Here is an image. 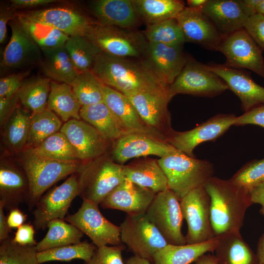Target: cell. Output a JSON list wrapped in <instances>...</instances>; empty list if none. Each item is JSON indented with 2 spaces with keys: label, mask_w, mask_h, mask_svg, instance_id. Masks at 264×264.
Here are the masks:
<instances>
[{
  "label": "cell",
  "mask_w": 264,
  "mask_h": 264,
  "mask_svg": "<svg viewBox=\"0 0 264 264\" xmlns=\"http://www.w3.org/2000/svg\"><path fill=\"white\" fill-rule=\"evenodd\" d=\"M91 71L104 85L129 97L138 93L168 91L140 60L123 59L101 52Z\"/></svg>",
  "instance_id": "obj_1"
},
{
  "label": "cell",
  "mask_w": 264,
  "mask_h": 264,
  "mask_svg": "<svg viewBox=\"0 0 264 264\" xmlns=\"http://www.w3.org/2000/svg\"><path fill=\"white\" fill-rule=\"evenodd\" d=\"M211 201V221L214 235L240 231L245 212L252 204L250 191L230 179L212 177L204 185Z\"/></svg>",
  "instance_id": "obj_2"
},
{
  "label": "cell",
  "mask_w": 264,
  "mask_h": 264,
  "mask_svg": "<svg viewBox=\"0 0 264 264\" xmlns=\"http://www.w3.org/2000/svg\"><path fill=\"white\" fill-rule=\"evenodd\" d=\"M157 161L167 177L169 189L180 200L191 191L204 187L214 173L211 162L189 156L177 150Z\"/></svg>",
  "instance_id": "obj_3"
},
{
  "label": "cell",
  "mask_w": 264,
  "mask_h": 264,
  "mask_svg": "<svg viewBox=\"0 0 264 264\" xmlns=\"http://www.w3.org/2000/svg\"><path fill=\"white\" fill-rule=\"evenodd\" d=\"M21 160L22 168L29 183V196L27 202L32 211L37 202L48 188L60 180L77 172L84 162L61 161L37 155L28 150Z\"/></svg>",
  "instance_id": "obj_4"
},
{
  "label": "cell",
  "mask_w": 264,
  "mask_h": 264,
  "mask_svg": "<svg viewBox=\"0 0 264 264\" xmlns=\"http://www.w3.org/2000/svg\"><path fill=\"white\" fill-rule=\"evenodd\" d=\"M77 172L79 196L98 205L126 179L123 165L116 163L108 153L84 162Z\"/></svg>",
  "instance_id": "obj_5"
},
{
  "label": "cell",
  "mask_w": 264,
  "mask_h": 264,
  "mask_svg": "<svg viewBox=\"0 0 264 264\" xmlns=\"http://www.w3.org/2000/svg\"><path fill=\"white\" fill-rule=\"evenodd\" d=\"M102 53L123 59L140 60L148 42L143 32L93 22L85 36Z\"/></svg>",
  "instance_id": "obj_6"
},
{
  "label": "cell",
  "mask_w": 264,
  "mask_h": 264,
  "mask_svg": "<svg viewBox=\"0 0 264 264\" xmlns=\"http://www.w3.org/2000/svg\"><path fill=\"white\" fill-rule=\"evenodd\" d=\"M228 89L225 82L203 64L190 57L182 70L169 86L171 99L178 94L213 97Z\"/></svg>",
  "instance_id": "obj_7"
},
{
  "label": "cell",
  "mask_w": 264,
  "mask_h": 264,
  "mask_svg": "<svg viewBox=\"0 0 264 264\" xmlns=\"http://www.w3.org/2000/svg\"><path fill=\"white\" fill-rule=\"evenodd\" d=\"M145 214L168 244H187L181 232L184 219L180 200L171 190L156 194Z\"/></svg>",
  "instance_id": "obj_8"
},
{
  "label": "cell",
  "mask_w": 264,
  "mask_h": 264,
  "mask_svg": "<svg viewBox=\"0 0 264 264\" xmlns=\"http://www.w3.org/2000/svg\"><path fill=\"white\" fill-rule=\"evenodd\" d=\"M120 227L122 242L134 256L151 262L154 254L168 244L145 213L127 215Z\"/></svg>",
  "instance_id": "obj_9"
},
{
  "label": "cell",
  "mask_w": 264,
  "mask_h": 264,
  "mask_svg": "<svg viewBox=\"0 0 264 264\" xmlns=\"http://www.w3.org/2000/svg\"><path fill=\"white\" fill-rule=\"evenodd\" d=\"M188 229L187 244L204 242L216 238L211 221V201L204 187L194 189L180 200Z\"/></svg>",
  "instance_id": "obj_10"
},
{
  "label": "cell",
  "mask_w": 264,
  "mask_h": 264,
  "mask_svg": "<svg viewBox=\"0 0 264 264\" xmlns=\"http://www.w3.org/2000/svg\"><path fill=\"white\" fill-rule=\"evenodd\" d=\"M64 220L87 235L97 248L122 243L120 226L108 220L99 211L98 205L88 200L83 199L78 210Z\"/></svg>",
  "instance_id": "obj_11"
},
{
  "label": "cell",
  "mask_w": 264,
  "mask_h": 264,
  "mask_svg": "<svg viewBox=\"0 0 264 264\" xmlns=\"http://www.w3.org/2000/svg\"><path fill=\"white\" fill-rule=\"evenodd\" d=\"M217 51L224 55L226 66L251 70L264 79L263 50L244 28L222 37Z\"/></svg>",
  "instance_id": "obj_12"
},
{
  "label": "cell",
  "mask_w": 264,
  "mask_h": 264,
  "mask_svg": "<svg viewBox=\"0 0 264 264\" xmlns=\"http://www.w3.org/2000/svg\"><path fill=\"white\" fill-rule=\"evenodd\" d=\"M79 195V175L76 172L62 184L43 195L38 201L32 210L35 229H44L49 221L54 219L64 220L71 202Z\"/></svg>",
  "instance_id": "obj_13"
},
{
  "label": "cell",
  "mask_w": 264,
  "mask_h": 264,
  "mask_svg": "<svg viewBox=\"0 0 264 264\" xmlns=\"http://www.w3.org/2000/svg\"><path fill=\"white\" fill-rule=\"evenodd\" d=\"M190 57L184 52L183 46L148 42L140 60L161 84L169 87Z\"/></svg>",
  "instance_id": "obj_14"
},
{
  "label": "cell",
  "mask_w": 264,
  "mask_h": 264,
  "mask_svg": "<svg viewBox=\"0 0 264 264\" xmlns=\"http://www.w3.org/2000/svg\"><path fill=\"white\" fill-rule=\"evenodd\" d=\"M236 117L231 113L217 114L190 130L175 131L167 142L176 150L194 157L193 151L198 145L206 141H214L222 135L234 125Z\"/></svg>",
  "instance_id": "obj_15"
},
{
  "label": "cell",
  "mask_w": 264,
  "mask_h": 264,
  "mask_svg": "<svg viewBox=\"0 0 264 264\" xmlns=\"http://www.w3.org/2000/svg\"><path fill=\"white\" fill-rule=\"evenodd\" d=\"M76 151L80 160L88 162L108 153L111 142L94 127L80 119H71L60 130Z\"/></svg>",
  "instance_id": "obj_16"
},
{
  "label": "cell",
  "mask_w": 264,
  "mask_h": 264,
  "mask_svg": "<svg viewBox=\"0 0 264 264\" xmlns=\"http://www.w3.org/2000/svg\"><path fill=\"white\" fill-rule=\"evenodd\" d=\"M128 97L145 123L167 140L175 131L168 108L172 99L169 90L141 92Z\"/></svg>",
  "instance_id": "obj_17"
},
{
  "label": "cell",
  "mask_w": 264,
  "mask_h": 264,
  "mask_svg": "<svg viewBox=\"0 0 264 264\" xmlns=\"http://www.w3.org/2000/svg\"><path fill=\"white\" fill-rule=\"evenodd\" d=\"M9 25L11 36L3 53L1 66L16 68L40 63L41 49L17 15L10 21Z\"/></svg>",
  "instance_id": "obj_18"
},
{
  "label": "cell",
  "mask_w": 264,
  "mask_h": 264,
  "mask_svg": "<svg viewBox=\"0 0 264 264\" xmlns=\"http://www.w3.org/2000/svg\"><path fill=\"white\" fill-rule=\"evenodd\" d=\"M201 10L222 37L244 28L256 13L242 0H207Z\"/></svg>",
  "instance_id": "obj_19"
},
{
  "label": "cell",
  "mask_w": 264,
  "mask_h": 264,
  "mask_svg": "<svg viewBox=\"0 0 264 264\" xmlns=\"http://www.w3.org/2000/svg\"><path fill=\"white\" fill-rule=\"evenodd\" d=\"M207 66L239 98L244 112L264 105V87L257 84L250 73L224 64L211 63Z\"/></svg>",
  "instance_id": "obj_20"
},
{
  "label": "cell",
  "mask_w": 264,
  "mask_h": 264,
  "mask_svg": "<svg viewBox=\"0 0 264 264\" xmlns=\"http://www.w3.org/2000/svg\"><path fill=\"white\" fill-rule=\"evenodd\" d=\"M176 150L166 141L139 133H127L112 143L111 156L121 165L128 160L154 155L162 157Z\"/></svg>",
  "instance_id": "obj_21"
},
{
  "label": "cell",
  "mask_w": 264,
  "mask_h": 264,
  "mask_svg": "<svg viewBox=\"0 0 264 264\" xmlns=\"http://www.w3.org/2000/svg\"><path fill=\"white\" fill-rule=\"evenodd\" d=\"M104 92V102L125 134H142L166 142L165 136L145 123L127 96L105 85Z\"/></svg>",
  "instance_id": "obj_22"
},
{
  "label": "cell",
  "mask_w": 264,
  "mask_h": 264,
  "mask_svg": "<svg viewBox=\"0 0 264 264\" xmlns=\"http://www.w3.org/2000/svg\"><path fill=\"white\" fill-rule=\"evenodd\" d=\"M176 18L182 31L185 42L217 51L222 36L201 9L185 6Z\"/></svg>",
  "instance_id": "obj_23"
},
{
  "label": "cell",
  "mask_w": 264,
  "mask_h": 264,
  "mask_svg": "<svg viewBox=\"0 0 264 264\" xmlns=\"http://www.w3.org/2000/svg\"><path fill=\"white\" fill-rule=\"evenodd\" d=\"M25 18L52 26L69 36H85L93 22L75 10L53 7L18 13Z\"/></svg>",
  "instance_id": "obj_24"
},
{
  "label": "cell",
  "mask_w": 264,
  "mask_h": 264,
  "mask_svg": "<svg viewBox=\"0 0 264 264\" xmlns=\"http://www.w3.org/2000/svg\"><path fill=\"white\" fill-rule=\"evenodd\" d=\"M156 194L126 178L100 204L104 209L119 210L127 215L145 213Z\"/></svg>",
  "instance_id": "obj_25"
},
{
  "label": "cell",
  "mask_w": 264,
  "mask_h": 264,
  "mask_svg": "<svg viewBox=\"0 0 264 264\" xmlns=\"http://www.w3.org/2000/svg\"><path fill=\"white\" fill-rule=\"evenodd\" d=\"M88 9L99 24L135 30L142 21L132 0H96Z\"/></svg>",
  "instance_id": "obj_26"
},
{
  "label": "cell",
  "mask_w": 264,
  "mask_h": 264,
  "mask_svg": "<svg viewBox=\"0 0 264 264\" xmlns=\"http://www.w3.org/2000/svg\"><path fill=\"white\" fill-rule=\"evenodd\" d=\"M29 196V186L23 169L13 165L1 163L0 167V201L4 209L10 211L18 208L21 204L27 203Z\"/></svg>",
  "instance_id": "obj_27"
},
{
  "label": "cell",
  "mask_w": 264,
  "mask_h": 264,
  "mask_svg": "<svg viewBox=\"0 0 264 264\" xmlns=\"http://www.w3.org/2000/svg\"><path fill=\"white\" fill-rule=\"evenodd\" d=\"M126 178L155 194L169 189L167 177L157 160L146 158L123 165Z\"/></svg>",
  "instance_id": "obj_28"
},
{
  "label": "cell",
  "mask_w": 264,
  "mask_h": 264,
  "mask_svg": "<svg viewBox=\"0 0 264 264\" xmlns=\"http://www.w3.org/2000/svg\"><path fill=\"white\" fill-rule=\"evenodd\" d=\"M218 237L214 255L219 264H260L256 253L240 231L228 232Z\"/></svg>",
  "instance_id": "obj_29"
},
{
  "label": "cell",
  "mask_w": 264,
  "mask_h": 264,
  "mask_svg": "<svg viewBox=\"0 0 264 264\" xmlns=\"http://www.w3.org/2000/svg\"><path fill=\"white\" fill-rule=\"evenodd\" d=\"M218 237L199 243L174 245L168 244L154 255L153 264H191L200 256L213 253Z\"/></svg>",
  "instance_id": "obj_30"
},
{
  "label": "cell",
  "mask_w": 264,
  "mask_h": 264,
  "mask_svg": "<svg viewBox=\"0 0 264 264\" xmlns=\"http://www.w3.org/2000/svg\"><path fill=\"white\" fill-rule=\"evenodd\" d=\"M41 51L44 57L40 64L45 77L71 86L80 72L71 61L65 45Z\"/></svg>",
  "instance_id": "obj_31"
},
{
  "label": "cell",
  "mask_w": 264,
  "mask_h": 264,
  "mask_svg": "<svg viewBox=\"0 0 264 264\" xmlns=\"http://www.w3.org/2000/svg\"><path fill=\"white\" fill-rule=\"evenodd\" d=\"M81 107L71 85L51 81L48 109L57 114L66 123L73 119H80Z\"/></svg>",
  "instance_id": "obj_32"
},
{
  "label": "cell",
  "mask_w": 264,
  "mask_h": 264,
  "mask_svg": "<svg viewBox=\"0 0 264 264\" xmlns=\"http://www.w3.org/2000/svg\"><path fill=\"white\" fill-rule=\"evenodd\" d=\"M80 116L81 118L94 127L112 143L125 134L104 102L82 106Z\"/></svg>",
  "instance_id": "obj_33"
},
{
  "label": "cell",
  "mask_w": 264,
  "mask_h": 264,
  "mask_svg": "<svg viewBox=\"0 0 264 264\" xmlns=\"http://www.w3.org/2000/svg\"><path fill=\"white\" fill-rule=\"evenodd\" d=\"M142 21L147 25L176 18L185 7L182 0H132Z\"/></svg>",
  "instance_id": "obj_34"
},
{
  "label": "cell",
  "mask_w": 264,
  "mask_h": 264,
  "mask_svg": "<svg viewBox=\"0 0 264 264\" xmlns=\"http://www.w3.org/2000/svg\"><path fill=\"white\" fill-rule=\"evenodd\" d=\"M47 227L46 234L36 245L38 252L80 243L84 235L78 228L63 219L50 220Z\"/></svg>",
  "instance_id": "obj_35"
},
{
  "label": "cell",
  "mask_w": 264,
  "mask_h": 264,
  "mask_svg": "<svg viewBox=\"0 0 264 264\" xmlns=\"http://www.w3.org/2000/svg\"><path fill=\"white\" fill-rule=\"evenodd\" d=\"M31 114L17 107L5 123V140L14 152L21 151L26 146Z\"/></svg>",
  "instance_id": "obj_36"
},
{
  "label": "cell",
  "mask_w": 264,
  "mask_h": 264,
  "mask_svg": "<svg viewBox=\"0 0 264 264\" xmlns=\"http://www.w3.org/2000/svg\"><path fill=\"white\" fill-rule=\"evenodd\" d=\"M62 126L59 117L47 108L41 112L32 113L27 149L35 147L50 136L60 132Z\"/></svg>",
  "instance_id": "obj_37"
},
{
  "label": "cell",
  "mask_w": 264,
  "mask_h": 264,
  "mask_svg": "<svg viewBox=\"0 0 264 264\" xmlns=\"http://www.w3.org/2000/svg\"><path fill=\"white\" fill-rule=\"evenodd\" d=\"M51 81L47 77L37 78L23 83L19 90V101L32 113L41 112L47 108Z\"/></svg>",
  "instance_id": "obj_38"
},
{
  "label": "cell",
  "mask_w": 264,
  "mask_h": 264,
  "mask_svg": "<svg viewBox=\"0 0 264 264\" xmlns=\"http://www.w3.org/2000/svg\"><path fill=\"white\" fill-rule=\"evenodd\" d=\"M27 150L37 155L51 159L81 161L73 146L61 132L50 136L35 147Z\"/></svg>",
  "instance_id": "obj_39"
},
{
  "label": "cell",
  "mask_w": 264,
  "mask_h": 264,
  "mask_svg": "<svg viewBox=\"0 0 264 264\" xmlns=\"http://www.w3.org/2000/svg\"><path fill=\"white\" fill-rule=\"evenodd\" d=\"M65 47L79 72L91 71L101 51L84 36H71Z\"/></svg>",
  "instance_id": "obj_40"
},
{
  "label": "cell",
  "mask_w": 264,
  "mask_h": 264,
  "mask_svg": "<svg viewBox=\"0 0 264 264\" xmlns=\"http://www.w3.org/2000/svg\"><path fill=\"white\" fill-rule=\"evenodd\" d=\"M17 15L41 50L64 46L70 37L52 26L29 20L18 13Z\"/></svg>",
  "instance_id": "obj_41"
},
{
  "label": "cell",
  "mask_w": 264,
  "mask_h": 264,
  "mask_svg": "<svg viewBox=\"0 0 264 264\" xmlns=\"http://www.w3.org/2000/svg\"><path fill=\"white\" fill-rule=\"evenodd\" d=\"M97 247L87 241L76 244L54 248L38 252L37 258L40 264L50 261H70L80 259L88 262L91 258Z\"/></svg>",
  "instance_id": "obj_42"
},
{
  "label": "cell",
  "mask_w": 264,
  "mask_h": 264,
  "mask_svg": "<svg viewBox=\"0 0 264 264\" xmlns=\"http://www.w3.org/2000/svg\"><path fill=\"white\" fill-rule=\"evenodd\" d=\"M71 86L82 106L104 101V85L91 71L80 72Z\"/></svg>",
  "instance_id": "obj_43"
},
{
  "label": "cell",
  "mask_w": 264,
  "mask_h": 264,
  "mask_svg": "<svg viewBox=\"0 0 264 264\" xmlns=\"http://www.w3.org/2000/svg\"><path fill=\"white\" fill-rule=\"evenodd\" d=\"M149 43L183 46L185 43L182 31L176 18L148 25L143 32Z\"/></svg>",
  "instance_id": "obj_44"
},
{
  "label": "cell",
  "mask_w": 264,
  "mask_h": 264,
  "mask_svg": "<svg viewBox=\"0 0 264 264\" xmlns=\"http://www.w3.org/2000/svg\"><path fill=\"white\" fill-rule=\"evenodd\" d=\"M8 237L0 242V264H40L36 245H22Z\"/></svg>",
  "instance_id": "obj_45"
},
{
  "label": "cell",
  "mask_w": 264,
  "mask_h": 264,
  "mask_svg": "<svg viewBox=\"0 0 264 264\" xmlns=\"http://www.w3.org/2000/svg\"><path fill=\"white\" fill-rule=\"evenodd\" d=\"M230 179L250 190L264 181V158L245 164Z\"/></svg>",
  "instance_id": "obj_46"
},
{
  "label": "cell",
  "mask_w": 264,
  "mask_h": 264,
  "mask_svg": "<svg viewBox=\"0 0 264 264\" xmlns=\"http://www.w3.org/2000/svg\"><path fill=\"white\" fill-rule=\"evenodd\" d=\"M125 249L122 244L97 247L90 260L83 264H124L122 252Z\"/></svg>",
  "instance_id": "obj_47"
},
{
  "label": "cell",
  "mask_w": 264,
  "mask_h": 264,
  "mask_svg": "<svg viewBox=\"0 0 264 264\" xmlns=\"http://www.w3.org/2000/svg\"><path fill=\"white\" fill-rule=\"evenodd\" d=\"M30 73L29 70L12 74L0 79V97L11 96L17 93L23 80Z\"/></svg>",
  "instance_id": "obj_48"
},
{
  "label": "cell",
  "mask_w": 264,
  "mask_h": 264,
  "mask_svg": "<svg viewBox=\"0 0 264 264\" xmlns=\"http://www.w3.org/2000/svg\"><path fill=\"white\" fill-rule=\"evenodd\" d=\"M244 29L262 49L264 50V15L255 13L247 21Z\"/></svg>",
  "instance_id": "obj_49"
},
{
  "label": "cell",
  "mask_w": 264,
  "mask_h": 264,
  "mask_svg": "<svg viewBox=\"0 0 264 264\" xmlns=\"http://www.w3.org/2000/svg\"><path fill=\"white\" fill-rule=\"evenodd\" d=\"M255 125L264 128V105L236 116L234 125Z\"/></svg>",
  "instance_id": "obj_50"
},
{
  "label": "cell",
  "mask_w": 264,
  "mask_h": 264,
  "mask_svg": "<svg viewBox=\"0 0 264 264\" xmlns=\"http://www.w3.org/2000/svg\"><path fill=\"white\" fill-rule=\"evenodd\" d=\"M35 228L33 225L24 223L17 228L13 241L22 245H36L34 239Z\"/></svg>",
  "instance_id": "obj_51"
},
{
  "label": "cell",
  "mask_w": 264,
  "mask_h": 264,
  "mask_svg": "<svg viewBox=\"0 0 264 264\" xmlns=\"http://www.w3.org/2000/svg\"><path fill=\"white\" fill-rule=\"evenodd\" d=\"M19 92V91H18ZM18 92L11 96L0 97V122L3 125L17 107L16 104L19 100Z\"/></svg>",
  "instance_id": "obj_52"
},
{
  "label": "cell",
  "mask_w": 264,
  "mask_h": 264,
  "mask_svg": "<svg viewBox=\"0 0 264 264\" xmlns=\"http://www.w3.org/2000/svg\"><path fill=\"white\" fill-rule=\"evenodd\" d=\"M17 14L14 12V8L11 6L1 7L0 11V43L4 42L7 37V25L9 22L14 19Z\"/></svg>",
  "instance_id": "obj_53"
},
{
  "label": "cell",
  "mask_w": 264,
  "mask_h": 264,
  "mask_svg": "<svg viewBox=\"0 0 264 264\" xmlns=\"http://www.w3.org/2000/svg\"><path fill=\"white\" fill-rule=\"evenodd\" d=\"M27 217L19 208H16L9 211L7 216V222L9 226L12 229L19 228L24 224Z\"/></svg>",
  "instance_id": "obj_54"
},
{
  "label": "cell",
  "mask_w": 264,
  "mask_h": 264,
  "mask_svg": "<svg viewBox=\"0 0 264 264\" xmlns=\"http://www.w3.org/2000/svg\"><path fill=\"white\" fill-rule=\"evenodd\" d=\"M56 0H11V7L14 9L37 7L56 2Z\"/></svg>",
  "instance_id": "obj_55"
},
{
  "label": "cell",
  "mask_w": 264,
  "mask_h": 264,
  "mask_svg": "<svg viewBox=\"0 0 264 264\" xmlns=\"http://www.w3.org/2000/svg\"><path fill=\"white\" fill-rule=\"evenodd\" d=\"M249 191L252 203L259 204L261 206L260 213L264 216V181L251 189Z\"/></svg>",
  "instance_id": "obj_56"
},
{
  "label": "cell",
  "mask_w": 264,
  "mask_h": 264,
  "mask_svg": "<svg viewBox=\"0 0 264 264\" xmlns=\"http://www.w3.org/2000/svg\"><path fill=\"white\" fill-rule=\"evenodd\" d=\"M4 206L0 201V242L10 237L12 229L9 226L7 217L4 213Z\"/></svg>",
  "instance_id": "obj_57"
},
{
  "label": "cell",
  "mask_w": 264,
  "mask_h": 264,
  "mask_svg": "<svg viewBox=\"0 0 264 264\" xmlns=\"http://www.w3.org/2000/svg\"><path fill=\"white\" fill-rule=\"evenodd\" d=\"M195 264H219L213 255L205 253L200 256L195 262Z\"/></svg>",
  "instance_id": "obj_58"
},
{
  "label": "cell",
  "mask_w": 264,
  "mask_h": 264,
  "mask_svg": "<svg viewBox=\"0 0 264 264\" xmlns=\"http://www.w3.org/2000/svg\"><path fill=\"white\" fill-rule=\"evenodd\" d=\"M256 255L259 263L264 264V234L260 237L258 240Z\"/></svg>",
  "instance_id": "obj_59"
},
{
  "label": "cell",
  "mask_w": 264,
  "mask_h": 264,
  "mask_svg": "<svg viewBox=\"0 0 264 264\" xmlns=\"http://www.w3.org/2000/svg\"><path fill=\"white\" fill-rule=\"evenodd\" d=\"M126 264H151L148 260L140 258L136 256H132L126 260Z\"/></svg>",
  "instance_id": "obj_60"
},
{
  "label": "cell",
  "mask_w": 264,
  "mask_h": 264,
  "mask_svg": "<svg viewBox=\"0 0 264 264\" xmlns=\"http://www.w3.org/2000/svg\"><path fill=\"white\" fill-rule=\"evenodd\" d=\"M207 0H188L187 7L192 9H201Z\"/></svg>",
  "instance_id": "obj_61"
},
{
  "label": "cell",
  "mask_w": 264,
  "mask_h": 264,
  "mask_svg": "<svg viewBox=\"0 0 264 264\" xmlns=\"http://www.w3.org/2000/svg\"><path fill=\"white\" fill-rule=\"evenodd\" d=\"M255 11L256 13L264 15V0H260L256 8Z\"/></svg>",
  "instance_id": "obj_62"
},
{
  "label": "cell",
  "mask_w": 264,
  "mask_h": 264,
  "mask_svg": "<svg viewBox=\"0 0 264 264\" xmlns=\"http://www.w3.org/2000/svg\"><path fill=\"white\" fill-rule=\"evenodd\" d=\"M260 264H262L260 263Z\"/></svg>",
  "instance_id": "obj_63"
}]
</instances>
